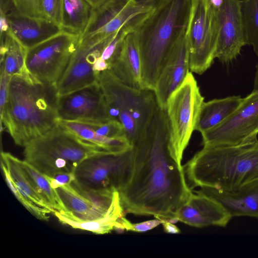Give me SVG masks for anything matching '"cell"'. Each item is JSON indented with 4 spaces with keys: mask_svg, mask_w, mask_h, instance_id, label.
I'll return each instance as SVG.
<instances>
[{
    "mask_svg": "<svg viewBox=\"0 0 258 258\" xmlns=\"http://www.w3.org/2000/svg\"><path fill=\"white\" fill-rule=\"evenodd\" d=\"M11 76L1 68V85H0V111L5 108L8 101L10 83L12 80Z\"/></svg>",
    "mask_w": 258,
    "mask_h": 258,
    "instance_id": "4dcf8cb0",
    "label": "cell"
},
{
    "mask_svg": "<svg viewBox=\"0 0 258 258\" xmlns=\"http://www.w3.org/2000/svg\"><path fill=\"white\" fill-rule=\"evenodd\" d=\"M58 119L104 122L113 120L99 83L56 96Z\"/></svg>",
    "mask_w": 258,
    "mask_h": 258,
    "instance_id": "4fadbf2b",
    "label": "cell"
},
{
    "mask_svg": "<svg viewBox=\"0 0 258 258\" xmlns=\"http://www.w3.org/2000/svg\"><path fill=\"white\" fill-rule=\"evenodd\" d=\"M189 70V51L185 33L171 51L154 90L161 108H166L169 97L182 84Z\"/></svg>",
    "mask_w": 258,
    "mask_h": 258,
    "instance_id": "2e32d148",
    "label": "cell"
},
{
    "mask_svg": "<svg viewBox=\"0 0 258 258\" xmlns=\"http://www.w3.org/2000/svg\"><path fill=\"white\" fill-rule=\"evenodd\" d=\"M196 191L216 200L232 218L241 216L258 218V182L235 191H219L207 187H201Z\"/></svg>",
    "mask_w": 258,
    "mask_h": 258,
    "instance_id": "ac0fdd59",
    "label": "cell"
},
{
    "mask_svg": "<svg viewBox=\"0 0 258 258\" xmlns=\"http://www.w3.org/2000/svg\"><path fill=\"white\" fill-rule=\"evenodd\" d=\"M176 213L178 221L188 225L201 228L209 226L226 227L231 217L216 200L195 191Z\"/></svg>",
    "mask_w": 258,
    "mask_h": 258,
    "instance_id": "9a60e30c",
    "label": "cell"
},
{
    "mask_svg": "<svg viewBox=\"0 0 258 258\" xmlns=\"http://www.w3.org/2000/svg\"><path fill=\"white\" fill-rule=\"evenodd\" d=\"M56 98L54 88L12 78L1 120L16 145L24 147L57 125Z\"/></svg>",
    "mask_w": 258,
    "mask_h": 258,
    "instance_id": "277c9868",
    "label": "cell"
},
{
    "mask_svg": "<svg viewBox=\"0 0 258 258\" xmlns=\"http://www.w3.org/2000/svg\"><path fill=\"white\" fill-rule=\"evenodd\" d=\"M216 13L218 38L216 58L227 63L238 56L245 45L240 0H223Z\"/></svg>",
    "mask_w": 258,
    "mask_h": 258,
    "instance_id": "5bb4252c",
    "label": "cell"
},
{
    "mask_svg": "<svg viewBox=\"0 0 258 258\" xmlns=\"http://www.w3.org/2000/svg\"><path fill=\"white\" fill-rule=\"evenodd\" d=\"M24 148V160L50 177L62 173L75 174L84 160L110 153L78 138L58 124Z\"/></svg>",
    "mask_w": 258,
    "mask_h": 258,
    "instance_id": "5b68a950",
    "label": "cell"
},
{
    "mask_svg": "<svg viewBox=\"0 0 258 258\" xmlns=\"http://www.w3.org/2000/svg\"><path fill=\"white\" fill-rule=\"evenodd\" d=\"M80 36L62 30L27 50L26 64L41 84L53 88L67 69L76 50Z\"/></svg>",
    "mask_w": 258,
    "mask_h": 258,
    "instance_id": "9c48e42d",
    "label": "cell"
},
{
    "mask_svg": "<svg viewBox=\"0 0 258 258\" xmlns=\"http://www.w3.org/2000/svg\"><path fill=\"white\" fill-rule=\"evenodd\" d=\"M53 214L63 224L97 234H107L113 230L121 232L122 222L125 216L120 203L118 191L116 192L107 214L100 219L89 221L79 220L56 211Z\"/></svg>",
    "mask_w": 258,
    "mask_h": 258,
    "instance_id": "ffe728a7",
    "label": "cell"
},
{
    "mask_svg": "<svg viewBox=\"0 0 258 258\" xmlns=\"http://www.w3.org/2000/svg\"><path fill=\"white\" fill-rule=\"evenodd\" d=\"M163 229L166 233L169 234H178L180 233V229L172 223L164 220L162 223Z\"/></svg>",
    "mask_w": 258,
    "mask_h": 258,
    "instance_id": "836d02e7",
    "label": "cell"
},
{
    "mask_svg": "<svg viewBox=\"0 0 258 258\" xmlns=\"http://www.w3.org/2000/svg\"><path fill=\"white\" fill-rule=\"evenodd\" d=\"M243 99L240 96L234 95L204 102L195 130L202 133L218 125L237 108Z\"/></svg>",
    "mask_w": 258,
    "mask_h": 258,
    "instance_id": "603a6c76",
    "label": "cell"
},
{
    "mask_svg": "<svg viewBox=\"0 0 258 258\" xmlns=\"http://www.w3.org/2000/svg\"><path fill=\"white\" fill-rule=\"evenodd\" d=\"M210 3L212 7L217 11L222 6L223 0H209Z\"/></svg>",
    "mask_w": 258,
    "mask_h": 258,
    "instance_id": "d590c367",
    "label": "cell"
},
{
    "mask_svg": "<svg viewBox=\"0 0 258 258\" xmlns=\"http://www.w3.org/2000/svg\"><path fill=\"white\" fill-rule=\"evenodd\" d=\"M258 90V63H257L255 68V72L253 81V90Z\"/></svg>",
    "mask_w": 258,
    "mask_h": 258,
    "instance_id": "8d00e7d4",
    "label": "cell"
},
{
    "mask_svg": "<svg viewBox=\"0 0 258 258\" xmlns=\"http://www.w3.org/2000/svg\"><path fill=\"white\" fill-rule=\"evenodd\" d=\"M109 71L126 85L142 89L141 58L134 33L124 38L119 55Z\"/></svg>",
    "mask_w": 258,
    "mask_h": 258,
    "instance_id": "d6986e66",
    "label": "cell"
},
{
    "mask_svg": "<svg viewBox=\"0 0 258 258\" xmlns=\"http://www.w3.org/2000/svg\"><path fill=\"white\" fill-rule=\"evenodd\" d=\"M81 122L86 124L99 135L110 138L126 137L122 124L117 120L113 119L104 122Z\"/></svg>",
    "mask_w": 258,
    "mask_h": 258,
    "instance_id": "83f0119b",
    "label": "cell"
},
{
    "mask_svg": "<svg viewBox=\"0 0 258 258\" xmlns=\"http://www.w3.org/2000/svg\"><path fill=\"white\" fill-rule=\"evenodd\" d=\"M1 39H3L9 31L10 24L6 13L1 11L0 18Z\"/></svg>",
    "mask_w": 258,
    "mask_h": 258,
    "instance_id": "d6a6232c",
    "label": "cell"
},
{
    "mask_svg": "<svg viewBox=\"0 0 258 258\" xmlns=\"http://www.w3.org/2000/svg\"><path fill=\"white\" fill-rule=\"evenodd\" d=\"M191 0H165L134 30L142 62V89L154 91L168 58L186 33Z\"/></svg>",
    "mask_w": 258,
    "mask_h": 258,
    "instance_id": "3957f363",
    "label": "cell"
},
{
    "mask_svg": "<svg viewBox=\"0 0 258 258\" xmlns=\"http://www.w3.org/2000/svg\"><path fill=\"white\" fill-rule=\"evenodd\" d=\"M16 10L21 14L33 17L43 18L40 0H12Z\"/></svg>",
    "mask_w": 258,
    "mask_h": 258,
    "instance_id": "f546056e",
    "label": "cell"
},
{
    "mask_svg": "<svg viewBox=\"0 0 258 258\" xmlns=\"http://www.w3.org/2000/svg\"><path fill=\"white\" fill-rule=\"evenodd\" d=\"M58 124L78 138L112 153H120L132 148L126 137L110 138L97 133L85 123L58 119Z\"/></svg>",
    "mask_w": 258,
    "mask_h": 258,
    "instance_id": "cb8c5ba5",
    "label": "cell"
},
{
    "mask_svg": "<svg viewBox=\"0 0 258 258\" xmlns=\"http://www.w3.org/2000/svg\"><path fill=\"white\" fill-rule=\"evenodd\" d=\"M186 36L191 72L201 75L216 58L218 24L216 11L209 0H191Z\"/></svg>",
    "mask_w": 258,
    "mask_h": 258,
    "instance_id": "ba28073f",
    "label": "cell"
},
{
    "mask_svg": "<svg viewBox=\"0 0 258 258\" xmlns=\"http://www.w3.org/2000/svg\"><path fill=\"white\" fill-rule=\"evenodd\" d=\"M133 167V148L120 153H106L88 158L77 167L76 179L85 186L118 191L129 182Z\"/></svg>",
    "mask_w": 258,
    "mask_h": 258,
    "instance_id": "30bf717a",
    "label": "cell"
},
{
    "mask_svg": "<svg viewBox=\"0 0 258 258\" xmlns=\"http://www.w3.org/2000/svg\"><path fill=\"white\" fill-rule=\"evenodd\" d=\"M93 9L85 0H63L62 29L80 36L89 22Z\"/></svg>",
    "mask_w": 258,
    "mask_h": 258,
    "instance_id": "d4e9b609",
    "label": "cell"
},
{
    "mask_svg": "<svg viewBox=\"0 0 258 258\" xmlns=\"http://www.w3.org/2000/svg\"><path fill=\"white\" fill-rule=\"evenodd\" d=\"M165 108H157L145 135L132 148L131 179L119 191L125 214L176 218V213L192 194L181 162L169 147Z\"/></svg>",
    "mask_w": 258,
    "mask_h": 258,
    "instance_id": "6da1fadb",
    "label": "cell"
},
{
    "mask_svg": "<svg viewBox=\"0 0 258 258\" xmlns=\"http://www.w3.org/2000/svg\"><path fill=\"white\" fill-rule=\"evenodd\" d=\"M240 7L245 45L258 56V0H240Z\"/></svg>",
    "mask_w": 258,
    "mask_h": 258,
    "instance_id": "4316f807",
    "label": "cell"
},
{
    "mask_svg": "<svg viewBox=\"0 0 258 258\" xmlns=\"http://www.w3.org/2000/svg\"><path fill=\"white\" fill-rule=\"evenodd\" d=\"M1 68L12 77L31 83H41L29 71L26 64L27 49L9 31L1 40Z\"/></svg>",
    "mask_w": 258,
    "mask_h": 258,
    "instance_id": "7402d4cb",
    "label": "cell"
},
{
    "mask_svg": "<svg viewBox=\"0 0 258 258\" xmlns=\"http://www.w3.org/2000/svg\"><path fill=\"white\" fill-rule=\"evenodd\" d=\"M99 83L112 118L122 124L133 147L145 135L159 105L154 91L129 87L109 70L100 74Z\"/></svg>",
    "mask_w": 258,
    "mask_h": 258,
    "instance_id": "8992f818",
    "label": "cell"
},
{
    "mask_svg": "<svg viewBox=\"0 0 258 258\" xmlns=\"http://www.w3.org/2000/svg\"><path fill=\"white\" fill-rule=\"evenodd\" d=\"M204 100L197 82L189 72L167 101L165 109L169 128V147L173 155L181 162L195 131Z\"/></svg>",
    "mask_w": 258,
    "mask_h": 258,
    "instance_id": "52a82bcc",
    "label": "cell"
},
{
    "mask_svg": "<svg viewBox=\"0 0 258 258\" xmlns=\"http://www.w3.org/2000/svg\"><path fill=\"white\" fill-rule=\"evenodd\" d=\"M9 32L25 48L28 49L56 35L63 30L44 18H33L19 13L14 6L6 13Z\"/></svg>",
    "mask_w": 258,
    "mask_h": 258,
    "instance_id": "e0dca14e",
    "label": "cell"
},
{
    "mask_svg": "<svg viewBox=\"0 0 258 258\" xmlns=\"http://www.w3.org/2000/svg\"><path fill=\"white\" fill-rule=\"evenodd\" d=\"M188 185L235 191L258 182V139L232 146H204L183 166Z\"/></svg>",
    "mask_w": 258,
    "mask_h": 258,
    "instance_id": "7a4b0ae2",
    "label": "cell"
},
{
    "mask_svg": "<svg viewBox=\"0 0 258 258\" xmlns=\"http://www.w3.org/2000/svg\"><path fill=\"white\" fill-rule=\"evenodd\" d=\"M21 165L37 191L45 203L55 211L68 213L56 190L51 186L45 175L24 160H20Z\"/></svg>",
    "mask_w": 258,
    "mask_h": 258,
    "instance_id": "484cf974",
    "label": "cell"
},
{
    "mask_svg": "<svg viewBox=\"0 0 258 258\" xmlns=\"http://www.w3.org/2000/svg\"><path fill=\"white\" fill-rule=\"evenodd\" d=\"M164 220L156 218V219L150 220L141 223L133 224L131 231L138 232H145L151 230L160 224H162Z\"/></svg>",
    "mask_w": 258,
    "mask_h": 258,
    "instance_id": "1f68e13d",
    "label": "cell"
},
{
    "mask_svg": "<svg viewBox=\"0 0 258 258\" xmlns=\"http://www.w3.org/2000/svg\"><path fill=\"white\" fill-rule=\"evenodd\" d=\"M93 9L96 8L107 0H85Z\"/></svg>",
    "mask_w": 258,
    "mask_h": 258,
    "instance_id": "e575fe53",
    "label": "cell"
},
{
    "mask_svg": "<svg viewBox=\"0 0 258 258\" xmlns=\"http://www.w3.org/2000/svg\"><path fill=\"white\" fill-rule=\"evenodd\" d=\"M63 0H40L42 17L61 28Z\"/></svg>",
    "mask_w": 258,
    "mask_h": 258,
    "instance_id": "f1b7e54d",
    "label": "cell"
},
{
    "mask_svg": "<svg viewBox=\"0 0 258 258\" xmlns=\"http://www.w3.org/2000/svg\"><path fill=\"white\" fill-rule=\"evenodd\" d=\"M203 146H232L257 139L258 90L252 91L226 119L201 133Z\"/></svg>",
    "mask_w": 258,
    "mask_h": 258,
    "instance_id": "8fae6325",
    "label": "cell"
},
{
    "mask_svg": "<svg viewBox=\"0 0 258 258\" xmlns=\"http://www.w3.org/2000/svg\"><path fill=\"white\" fill-rule=\"evenodd\" d=\"M55 190L68 212L62 214L74 219L82 221L99 219L104 217L109 209L97 205L71 184L59 185Z\"/></svg>",
    "mask_w": 258,
    "mask_h": 258,
    "instance_id": "44dd1931",
    "label": "cell"
},
{
    "mask_svg": "<svg viewBox=\"0 0 258 258\" xmlns=\"http://www.w3.org/2000/svg\"><path fill=\"white\" fill-rule=\"evenodd\" d=\"M153 9L148 0H107L93 9L80 38L95 42L104 41L130 22L145 16Z\"/></svg>",
    "mask_w": 258,
    "mask_h": 258,
    "instance_id": "7c38bea8",
    "label": "cell"
}]
</instances>
